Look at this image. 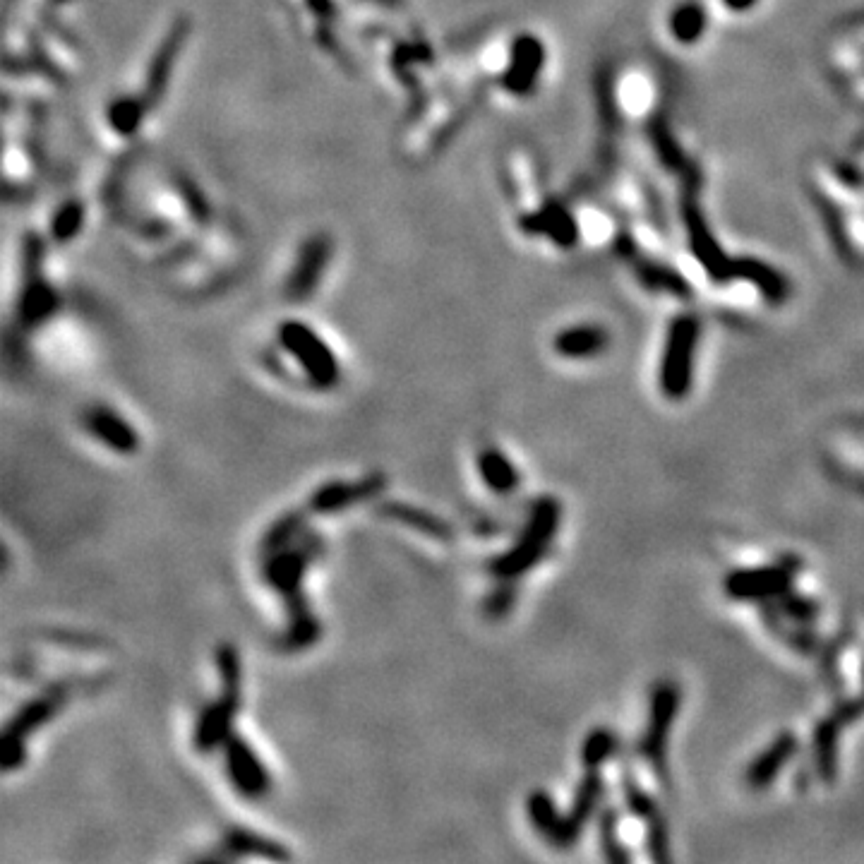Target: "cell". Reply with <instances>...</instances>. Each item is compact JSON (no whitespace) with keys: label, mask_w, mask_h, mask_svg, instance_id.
<instances>
[{"label":"cell","mask_w":864,"mask_h":864,"mask_svg":"<svg viewBox=\"0 0 864 864\" xmlns=\"http://www.w3.org/2000/svg\"><path fill=\"white\" fill-rule=\"evenodd\" d=\"M324 550L322 533L305 528L291 545L262 555V581L279 593L288 612L286 629L276 639V646L284 653L308 651L322 639V624L310 610L303 581L310 564L320 560Z\"/></svg>","instance_id":"6da1fadb"},{"label":"cell","mask_w":864,"mask_h":864,"mask_svg":"<svg viewBox=\"0 0 864 864\" xmlns=\"http://www.w3.org/2000/svg\"><path fill=\"white\" fill-rule=\"evenodd\" d=\"M562 521V507L555 497H538L531 504V512H528L526 526L521 531V536L509 550H504L502 555L492 557L488 562V572L495 579H507L516 581L521 579L526 572H531L536 564L545 560L552 548V540H555L557 531H560Z\"/></svg>","instance_id":"7a4b0ae2"},{"label":"cell","mask_w":864,"mask_h":864,"mask_svg":"<svg viewBox=\"0 0 864 864\" xmlns=\"http://www.w3.org/2000/svg\"><path fill=\"white\" fill-rule=\"evenodd\" d=\"M216 668H219L221 696L204 706L195 723V732H192V744L200 754L224 747V742L233 735V720H236L240 708L243 665H240L238 648L231 641L216 646Z\"/></svg>","instance_id":"3957f363"},{"label":"cell","mask_w":864,"mask_h":864,"mask_svg":"<svg viewBox=\"0 0 864 864\" xmlns=\"http://www.w3.org/2000/svg\"><path fill=\"white\" fill-rule=\"evenodd\" d=\"M68 694V684H53L44 694L34 696V699H29L22 708H17L15 716L5 723L3 742H0V747H3L0 766H3L5 773L15 771V768L24 764V759H27V749H24L27 747V737L32 735L34 730H39L41 725H46L48 720L58 716L60 708L68 701Z\"/></svg>","instance_id":"277c9868"},{"label":"cell","mask_w":864,"mask_h":864,"mask_svg":"<svg viewBox=\"0 0 864 864\" xmlns=\"http://www.w3.org/2000/svg\"><path fill=\"white\" fill-rule=\"evenodd\" d=\"M279 341L284 351L298 360L300 370L317 389H332L339 382L341 370L334 351L322 341V336L310 324L286 320L279 327Z\"/></svg>","instance_id":"5b68a950"},{"label":"cell","mask_w":864,"mask_h":864,"mask_svg":"<svg viewBox=\"0 0 864 864\" xmlns=\"http://www.w3.org/2000/svg\"><path fill=\"white\" fill-rule=\"evenodd\" d=\"M800 569L802 562L792 555L780 557L778 562L764 564V567L737 569L725 576L723 591L737 603H768L792 591Z\"/></svg>","instance_id":"8992f818"},{"label":"cell","mask_w":864,"mask_h":864,"mask_svg":"<svg viewBox=\"0 0 864 864\" xmlns=\"http://www.w3.org/2000/svg\"><path fill=\"white\" fill-rule=\"evenodd\" d=\"M680 704L682 692L677 682L660 680L653 684L651 699H648V723L639 740V754L653 766L658 776H665L670 730L677 718V711H680Z\"/></svg>","instance_id":"52a82bcc"},{"label":"cell","mask_w":864,"mask_h":864,"mask_svg":"<svg viewBox=\"0 0 864 864\" xmlns=\"http://www.w3.org/2000/svg\"><path fill=\"white\" fill-rule=\"evenodd\" d=\"M224 766L228 783L245 800H262L272 790V776L257 756L252 744L233 732L224 742Z\"/></svg>","instance_id":"ba28073f"},{"label":"cell","mask_w":864,"mask_h":864,"mask_svg":"<svg viewBox=\"0 0 864 864\" xmlns=\"http://www.w3.org/2000/svg\"><path fill=\"white\" fill-rule=\"evenodd\" d=\"M694 344H696V327L694 322H677L670 332L668 348L663 356V368H660V389L668 399H682L687 396L692 387V360H694Z\"/></svg>","instance_id":"9c48e42d"},{"label":"cell","mask_w":864,"mask_h":864,"mask_svg":"<svg viewBox=\"0 0 864 864\" xmlns=\"http://www.w3.org/2000/svg\"><path fill=\"white\" fill-rule=\"evenodd\" d=\"M387 488V476L384 473H370V476L360 478L358 483H344V480H329L322 483L308 497V512L310 514H336L353 504L368 502L380 497Z\"/></svg>","instance_id":"30bf717a"},{"label":"cell","mask_w":864,"mask_h":864,"mask_svg":"<svg viewBox=\"0 0 864 864\" xmlns=\"http://www.w3.org/2000/svg\"><path fill=\"white\" fill-rule=\"evenodd\" d=\"M603 795H605V783L603 778H600V773L586 771V776L579 780V788H576L572 809H569V814H562V824H560V833H557L555 848H562V850L572 848L576 840L581 838V833H584V828L588 821H591V816L596 814Z\"/></svg>","instance_id":"8fae6325"},{"label":"cell","mask_w":864,"mask_h":864,"mask_svg":"<svg viewBox=\"0 0 864 864\" xmlns=\"http://www.w3.org/2000/svg\"><path fill=\"white\" fill-rule=\"evenodd\" d=\"M82 425L94 440H99L106 449H111V452L130 456L140 449V435H137V430L132 428L118 411H113V408L104 404L89 408V411L84 413Z\"/></svg>","instance_id":"7c38bea8"},{"label":"cell","mask_w":864,"mask_h":864,"mask_svg":"<svg viewBox=\"0 0 864 864\" xmlns=\"http://www.w3.org/2000/svg\"><path fill=\"white\" fill-rule=\"evenodd\" d=\"M622 795H624V804L629 807V812H632L634 816H639V819L646 824L648 848H651V855L660 862L668 860L670 857L668 855V828H665V819H663V814H660L656 800H653L648 792L641 790V785L636 783V780L629 776L627 771L622 773Z\"/></svg>","instance_id":"4fadbf2b"},{"label":"cell","mask_w":864,"mask_h":864,"mask_svg":"<svg viewBox=\"0 0 864 864\" xmlns=\"http://www.w3.org/2000/svg\"><path fill=\"white\" fill-rule=\"evenodd\" d=\"M375 512L382 516V519L394 521V524L408 526L413 528V531L425 533V536H430L432 540H437V543H452L454 540V528L447 524V521L442 519V516L428 512V509H420L416 504H406V502H396V500H380L377 502Z\"/></svg>","instance_id":"5bb4252c"},{"label":"cell","mask_w":864,"mask_h":864,"mask_svg":"<svg viewBox=\"0 0 864 864\" xmlns=\"http://www.w3.org/2000/svg\"><path fill=\"white\" fill-rule=\"evenodd\" d=\"M797 737L792 732H780L768 747L752 761V766L744 773V783L752 790H764L766 785H771L778 778V773L783 771V766L788 764L792 756L797 754Z\"/></svg>","instance_id":"9a60e30c"},{"label":"cell","mask_w":864,"mask_h":864,"mask_svg":"<svg viewBox=\"0 0 864 864\" xmlns=\"http://www.w3.org/2000/svg\"><path fill=\"white\" fill-rule=\"evenodd\" d=\"M219 848L224 850L221 860H236V857H248V855L264 857V860H274V862L291 860V852H288L279 840H272L262 836V833L248 831V828H240V826L228 828L224 838H221Z\"/></svg>","instance_id":"2e32d148"},{"label":"cell","mask_w":864,"mask_h":864,"mask_svg":"<svg viewBox=\"0 0 864 864\" xmlns=\"http://www.w3.org/2000/svg\"><path fill=\"white\" fill-rule=\"evenodd\" d=\"M476 466L483 483L488 485V490L495 492V495H512L521 485L519 468L512 464V459H509L502 449L492 447V444L480 449L476 456Z\"/></svg>","instance_id":"e0dca14e"},{"label":"cell","mask_w":864,"mask_h":864,"mask_svg":"<svg viewBox=\"0 0 864 864\" xmlns=\"http://www.w3.org/2000/svg\"><path fill=\"white\" fill-rule=\"evenodd\" d=\"M329 260V243H324L322 238L310 240V245H305L303 255L296 264V272H293L291 281H288V296L293 300H305L312 296L317 281L322 276L324 262Z\"/></svg>","instance_id":"ac0fdd59"},{"label":"cell","mask_w":864,"mask_h":864,"mask_svg":"<svg viewBox=\"0 0 864 864\" xmlns=\"http://www.w3.org/2000/svg\"><path fill=\"white\" fill-rule=\"evenodd\" d=\"M843 720L838 713H833L831 718H824L816 728L814 735V759H816V771L824 780H833L836 776L838 766V735L843 728Z\"/></svg>","instance_id":"d6986e66"},{"label":"cell","mask_w":864,"mask_h":864,"mask_svg":"<svg viewBox=\"0 0 864 864\" xmlns=\"http://www.w3.org/2000/svg\"><path fill=\"white\" fill-rule=\"evenodd\" d=\"M58 308V296L53 293V288L46 284L44 279H34L32 284H27L20 300V320L27 329L36 327V324L46 322Z\"/></svg>","instance_id":"ffe728a7"},{"label":"cell","mask_w":864,"mask_h":864,"mask_svg":"<svg viewBox=\"0 0 864 864\" xmlns=\"http://www.w3.org/2000/svg\"><path fill=\"white\" fill-rule=\"evenodd\" d=\"M608 346V334L598 327H576L555 336V351L564 358L596 356Z\"/></svg>","instance_id":"44dd1931"},{"label":"cell","mask_w":864,"mask_h":864,"mask_svg":"<svg viewBox=\"0 0 864 864\" xmlns=\"http://www.w3.org/2000/svg\"><path fill=\"white\" fill-rule=\"evenodd\" d=\"M526 812H528V821H531V826L536 828V833H540V836H543L552 845V848H555L557 833H560L562 814L557 812L555 800L550 797V792L533 790L526 800Z\"/></svg>","instance_id":"7402d4cb"},{"label":"cell","mask_w":864,"mask_h":864,"mask_svg":"<svg viewBox=\"0 0 864 864\" xmlns=\"http://www.w3.org/2000/svg\"><path fill=\"white\" fill-rule=\"evenodd\" d=\"M305 521L308 519H305L303 509H291V512L281 514L279 519H276L274 524L262 533V540H260L262 555H269V552H276L286 548V545H291L293 540L308 528L305 526Z\"/></svg>","instance_id":"603a6c76"},{"label":"cell","mask_w":864,"mask_h":864,"mask_svg":"<svg viewBox=\"0 0 864 864\" xmlns=\"http://www.w3.org/2000/svg\"><path fill=\"white\" fill-rule=\"evenodd\" d=\"M183 36H185L183 27H176L173 29V34H168L164 44H161L159 53H156V58L152 60V68H149V80H147L149 94L159 96L164 92L168 75H171L173 63H176L180 44H183Z\"/></svg>","instance_id":"cb8c5ba5"},{"label":"cell","mask_w":864,"mask_h":864,"mask_svg":"<svg viewBox=\"0 0 864 864\" xmlns=\"http://www.w3.org/2000/svg\"><path fill=\"white\" fill-rule=\"evenodd\" d=\"M620 740L610 728H593L581 744V764L586 771H598L605 761H610L617 754Z\"/></svg>","instance_id":"d4e9b609"},{"label":"cell","mask_w":864,"mask_h":864,"mask_svg":"<svg viewBox=\"0 0 864 864\" xmlns=\"http://www.w3.org/2000/svg\"><path fill=\"white\" fill-rule=\"evenodd\" d=\"M771 608L776 610L780 620H792L797 624H812L816 620V615H819V605H816L812 598L797 596V593L792 591L785 593V596H780Z\"/></svg>","instance_id":"484cf974"},{"label":"cell","mask_w":864,"mask_h":864,"mask_svg":"<svg viewBox=\"0 0 864 864\" xmlns=\"http://www.w3.org/2000/svg\"><path fill=\"white\" fill-rule=\"evenodd\" d=\"M514 603H516L514 581L497 579V586L492 588L483 600V612L490 617V620H502V617H507L509 612H512Z\"/></svg>","instance_id":"4316f807"},{"label":"cell","mask_w":864,"mask_h":864,"mask_svg":"<svg viewBox=\"0 0 864 864\" xmlns=\"http://www.w3.org/2000/svg\"><path fill=\"white\" fill-rule=\"evenodd\" d=\"M598 826H600V845H603L605 857H608L610 862L632 860V855H629V852L620 845V840H617V814L612 812V809H605V812L600 814Z\"/></svg>","instance_id":"83f0119b"},{"label":"cell","mask_w":864,"mask_h":864,"mask_svg":"<svg viewBox=\"0 0 864 864\" xmlns=\"http://www.w3.org/2000/svg\"><path fill=\"white\" fill-rule=\"evenodd\" d=\"M108 120L120 135H130L142 123V104L137 99H118L108 111Z\"/></svg>","instance_id":"f1b7e54d"},{"label":"cell","mask_w":864,"mask_h":864,"mask_svg":"<svg viewBox=\"0 0 864 864\" xmlns=\"http://www.w3.org/2000/svg\"><path fill=\"white\" fill-rule=\"evenodd\" d=\"M82 216H84L82 204L77 202L65 204V207L56 214V219H53V236L58 240H70L77 231H80Z\"/></svg>","instance_id":"f546056e"},{"label":"cell","mask_w":864,"mask_h":864,"mask_svg":"<svg viewBox=\"0 0 864 864\" xmlns=\"http://www.w3.org/2000/svg\"><path fill=\"white\" fill-rule=\"evenodd\" d=\"M862 680H864V675H862Z\"/></svg>","instance_id":"4dcf8cb0"}]
</instances>
